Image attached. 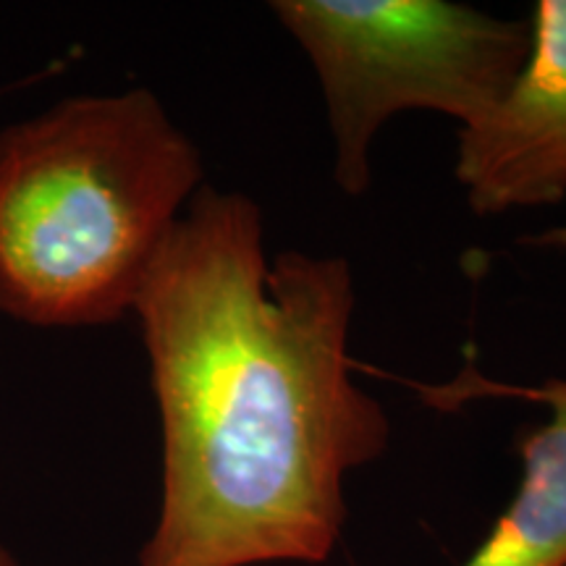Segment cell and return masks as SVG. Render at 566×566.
Returning <instances> with one entry per match:
<instances>
[{
  "label": "cell",
  "instance_id": "cell-3",
  "mask_svg": "<svg viewBox=\"0 0 566 566\" xmlns=\"http://www.w3.org/2000/svg\"><path fill=\"white\" fill-rule=\"evenodd\" d=\"M271 9L313 63L334 179L349 197L370 187V147L394 116L433 111L475 126L530 51L527 24L449 0H279Z\"/></svg>",
  "mask_w": 566,
  "mask_h": 566
},
{
  "label": "cell",
  "instance_id": "cell-2",
  "mask_svg": "<svg viewBox=\"0 0 566 566\" xmlns=\"http://www.w3.org/2000/svg\"><path fill=\"white\" fill-rule=\"evenodd\" d=\"M202 176L150 90L76 95L6 126L0 313L32 328L122 321Z\"/></svg>",
  "mask_w": 566,
  "mask_h": 566
},
{
  "label": "cell",
  "instance_id": "cell-6",
  "mask_svg": "<svg viewBox=\"0 0 566 566\" xmlns=\"http://www.w3.org/2000/svg\"><path fill=\"white\" fill-rule=\"evenodd\" d=\"M530 244L537 247H551V250H566V226H558V229H548L537 237L530 239Z\"/></svg>",
  "mask_w": 566,
  "mask_h": 566
},
{
  "label": "cell",
  "instance_id": "cell-4",
  "mask_svg": "<svg viewBox=\"0 0 566 566\" xmlns=\"http://www.w3.org/2000/svg\"><path fill=\"white\" fill-rule=\"evenodd\" d=\"M530 51L501 103L459 129L457 179L478 216L556 205L566 195V0H541Z\"/></svg>",
  "mask_w": 566,
  "mask_h": 566
},
{
  "label": "cell",
  "instance_id": "cell-1",
  "mask_svg": "<svg viewBox=\"0 0 566 566\" xmlns=\"http://www.w3.org/2000/svg\"><path fill=\"white\" fill-rule=\"evenodd\" d=\"M344 258H268L258 202L202 187L147 273L139 317L163 495L139 566L323 564L346 478L386 454L384 405L352 378Z\"/></svg>",
  "mask_w": 566,
  "mask_h": 566
},
{
  "label": "cell",
  "instance_id": "cell-5",
  "mask_svg": "<svg viewBox=\"0 0 566 566\" xmlns=\"http://www.w3.org/2000/svg\"><path fill=\"white\" fill-rule=\"evenodd\" d=\"M522 396L551 409L548 422L520 441L522 480L512 504L462 566H566V380L543 386H495L470 373L443 391L462 405L478 396ZM441 401V405H443Z\"/></svg>",
  "mask_w": 566,
  "mask_h": 566
},
{
  "label": "cell",
  "instance_id": "cell-7",
  "mask_svg": "<svg viewBox=\"0 0 566 566\" xmlns=\"http://www.w3.org/2000/svg\"><path fill=\"white\" fill-rule=\"evenodd\" d=\"M0 566H19L17 558H13L3 546H0Z\"/></svg>",
  "mask_w": 566,
  "mask_h": 566
}]
</instances>
